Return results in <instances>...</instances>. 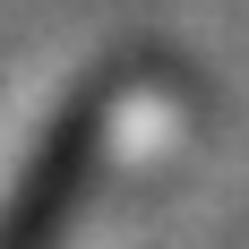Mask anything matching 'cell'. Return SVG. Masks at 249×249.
I'll list each match as a JSON object with an SVG mask.
<instances>
[{
    "mask_svg": "<svg viewBox=\"0 0 249 249\" xmlns=\"http://www.w3.org/2000/svg\"><path fill=\"white\" fill-rule=\"evenodd\" d=\"M103 138H112V86H77L18 163V189L0 198V249H60L103 172Z\"/></svg>",
    "mask_w": 249,
    "mask_h": 249,
    "instance_id": "obj_1",
    "label": "cell"
}]
</instances>
